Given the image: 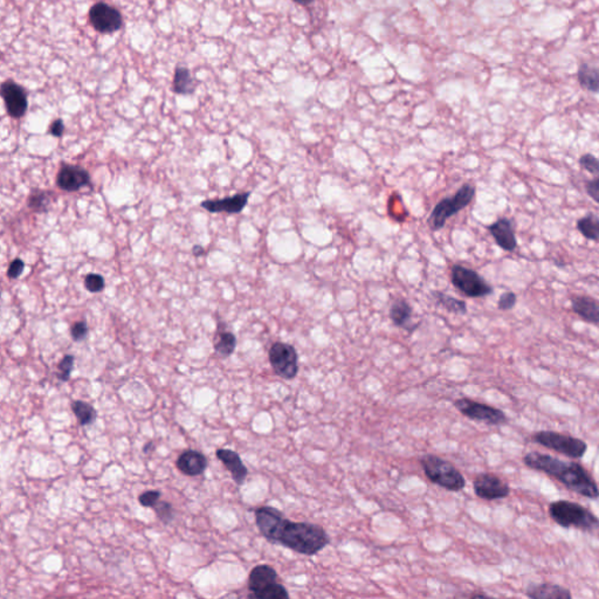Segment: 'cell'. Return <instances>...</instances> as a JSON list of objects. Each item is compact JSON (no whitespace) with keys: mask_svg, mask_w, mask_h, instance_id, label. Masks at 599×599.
Listing matches in <instances>:
<instances>
[{"mask_svg":"<svg viewBox=\"0 0 599 599\" xmlns=\"http://www.w3.org/2000/svg\"><path fill=\"white\" fill-rule=\"evenodd\" d=\"M256 523L266 540L301 555H316L331 543V536L319 524L290 521L272 506L256 509Z\"/></svg>","mask_w":599,"mask_h":599,"instance_id":"1","label":"cell"},{"mask_svg":"<svg viewBox=\"0 0 599 599\" xmlns=\"http://www.w3.org/2000/svg\"><path fill=\"white\" fill-rule=\"evenodd\" d=\"M523 463L531 470H538L554 478L575 493L596 500L599 487L591 474L575 461H564L545 453L530 452L523 456Z\"/></svg>","mask_w":599,"mask_h":599,"instance_id":"2","label":"cell"},{"mask_svg":"<svg viewBox=\"0 0 599 599\" xmlns=\"http://www.w3.org/2000/svg\"><path fill=\"white\" fill-rule=\"evenodd\" d=\"M549 515L562 528L590 531L599 527V518L593 511L571 501L552 502L549 504Z\"/></svg>","mask_w":599,"mask_h":599,"instance_id":"3","label":"cell"},{"mask_svg":"<svg viewBox=\"0 0 599 599\" xmlns=\"http://www.w3.org/2000/svg\"><path fill=\"white\" fill-rule=\"evenodd\" d=\"M422 470L433 484L449 492H460L466 486V480L452 463L436 456L426 454L420 459Z\"/></svg>","mask_w":599,"mask_h":599,"instance_id":"4","label":"cell"},{"mask_svg":"<svg viewBox=\"0 0 599 599\" xmlns=\"http://www.w3.org/2000/svg\"><path fill=\"white\" fill-rule=\"evenodd\" d=\"M275 569L268 564L256 565L249 576V598L290 599L286 586L278 582Z\"/></svg>","mask_w":599,"mask_h":599,"instance_id":"5","label":"cell"},{"mask_svg":"<svg viewBox=\"0 0 599 599\" xmlns=\"http://www.w3.org/2000/svg\"><path fill=\"white\" fill-rule=\"evenodd\" d=\"M477 189L472 184H465L452 197L444 198L433 208L429 215V225L432 231H439L446 224L447 219L458 215L473 201Z\"/></svg>","mask_w":599,"mask_h":599,"instance_id":"6","label":"cell"},{"mask_svg":"<svg viewBox=\"0 0 599 599\" xmlns=\"http://www.w3.org/2000/svg\"><path fill=\"white\" fill-rule=\"evenodd\" d=\"M533 441L545 447V449H552L555 452L561 453L563 456L571 458V459L582 458L588 451V445L584 440L575 438V437L562 434V433L554 432V431L536 432L533 436Z\"/></svg>","mask_w":599,"mask_h":599,"instance_id":"7","label":"cell"},{"mask_svg":"<svg viewBox=\"0 0 599 599\" xmlns=\"http://www.w3.org/2000/svg\"><path fill=\"white\" fill-rule=\"evenodd\" d=\"M451 283L460 293L472 299L486 297L493 293L492 286L479 273L465 266H453L451 269Z\"/></svg>","mask_w":599,"mask_h":599,"instance_id":"8","label":"cell"},{"mask_svg":"<svg viewBox=\"0 0 599 599\" xmlns=\"http://www.w3.org/2000/svg\"><path fill=\"white\" fill-rule=\"evenodd\" d=\"M268 358L279 377L290 381L299 374V355L292 344L275 342L269 349Z\"/></svg>","mask_w":599,"mask_h":599,"instance_id":"9","label":"cell"},{"mask_svg":"<svg viewBox=\"0 0 599 599\" xmlns=\"http://www.w3.org/2000/svg\"><path fill=\"white\" fill-rule=\"evenodd\" d=\"M453 405L461 415L475 422H486L490 425H504L507 422L504 411L473 399H456Z\"/></svg>","mask_w":599,"mask_h":599,"instance_id":"10","label":"cell"},{"mask_svg":"<svg viewBox=\"0 0 599 599\" xmlns=\"http://www.w3.org/2000/svg\"><path fill=\"white\" fill-rule=\"evenodd\" d=\"M89 20L96 31L110 35L122 26V16L115 7L106 3H97L89 11Z\"/></svg>","mask_w":599,"mask_h":599,"instance_id":"11","label":"cell"},{"mask_svg":"<svg viewBox=\"0 0 599 599\" xmlns=\"http://www.w3.org/2000/svg\"><path fill=\"white\" fill-rule=\"evenodd\" d=\"M474 493L482 500H501L509 497L511 487L493 473H481L473 481Z\"/></svg>","mask_w":599,"mask_h":599,"instance_id":"12","label":"cell"},{"mask_svg":"<svg viewBox=\"0 0 599 599\" xmlns=\"http://www.w3.org/2000/svg\"><path fill=\"white\" fill-rule=\"evenodd\" d=\"M1 97L11 117L20 119L28 112V94L20 85L12 80H7L1 85Z\"/></svg>","mask_w":599,"mask_h":599,"instance_id":"13","label":"cell"},{"mask_svg":"<svg viewBox=\"0 0 599 599\" xmlns=\"http://www.w3.org/2000/svg\"><path fill=\"white\" fill-rule=\"evenodd\" d=\"M90 184V176L88 171L78 165L64 164L57 176V185L66 192H76L82 187Z\"/></svg>","mask_w":599,"mask_h":599,"instance_id":"14","label":"cell"},{"mask_svg":"<svg viewBox=\"0 0 599 599\" xmlns=\"http://www.w3.org/2000/svg\"><path fill=\"white\" fill-rule=\"evenodd\" d=\"M251 192H242L235 194L231 197L222 199H208L201 203V206L211 213H228V215H239L247 206Z\"/></svg>","mask_w":599,"mask_h":599,"instance_id":"15","label":"cell"},{"mask_svg":"<svg viewBox=\"0 0 599 599\" xmlns=\"http://www.w3.org/2000/svg\"><path fill=\"white\" fill-rule=\"evenodd\" d=\"M500 249L506 252H514L518 247V239L515 235L514 224L511 219L499 218L497 222L487 227Z\"/></svg>","mask_w":599,"mask_h":599,"instance_id":"16","label":"cell"},{"mask_svg":"<svg viewBox=\"0 0 599 599\" xmlns=\"http://www.w3.org/2000/svg\"><path fill=\"white\" fill-rule=\"evenodd\" d=\"M176 467L181 473L187 477H198L208 468V459L203 453L187 449L176 460Z\"/></svg>","mask_w":599,"mask_h":599,"instance_id":"17","label":"cell"},{"mask_svg":"<svg viewBox=\"0 0 599 599\" xmlns=\"http://www.w3.org/2000/svg\"><path fill=\"white\" fill-rule=\"evenodd\" d=\"M215 456L222 461L225 468L231 473L232 479L235 480V484L238 486L244 485L246 478L249 475V470L245 466V463H242L238 453L233 449H220L215 452Z\"/></svg>","mask_w":599,"mask_h":599,"instance_id":"18","label":"cell"},{"mask_svg":"<svg viewBox=\"0 0 599 599\" xmlns=\"http://www.w3.org/2000/svg\"><path fill=\"white\" fill-rule=\"evenodd\" d=\"M390 319L396 327L402 328L408 331H413L417 328V324H412L413 309L410 303L404 299H397L392 303L390 308Z\"/></svg>","mask_w":599,"mask_h":599,"instance_id":"19","label":"cell"},{"mask_svg":"<svg viewBox=\"0 0 599 599\" xmlns=\"http://www.w3.org/2000/svg\"><path fill=\"white\" fill-rule=\"evenodd\" d=\"M571 308L582 320L599 324V303L590 297H572Z\"/></svg>","mask_w":599,"mask_h":599,"instance_id":"20","label":"cell"},{"mask_svg":"<svg viewBox=\"0 0 599 599\" xmlns=\"http://www.w3.org/2000/svg\"><path fill=\"white\" fill-rule=\"evenodd\" d=\"M529 598L533 599H570L572 595L568 589L563 586H556L552 583H543L530 586L526 591Z\"/></svg>","mask_w":599,"mask_h":599,"instance_id":"21","label":"cell"},{"mask_svg":"<svg viewBox=\"0 0 599 599\" xmlns=\"http://www.w3.org/2000/svg\"><path fill=\"white\" fill-rule=\"evenodd\" d=\"M579 82L586 90L599 93V69L589 65L581 66L579 69Z\"/></svg>","mask_w":599,"mask_h":599,"instance_id":"22","label":"cell"},{"mask_svg":"<svg viewBox=\"0 0 599 599\" xmlns=\"http://www.w3.org/2000/svg\"><path fill=\"white\" fill-rule=\"evenodd\" d=\"M577 230L581 235L591 242H599V218L593 213L584 215L577 222Z\"/></svg>","mask_w":599,"mask_h":599,"instance_id":"23","label":"cell"},{"mask_svg":"<svg viewBox=\"0 0 599 599\" xmlns=\"http://www.w3.org/2000/svg\"><path fill=\"white\" fill-rule=\"evenodd\" d=\"M196 89L194 78L191 76L189 69L185 67H177L174 72V90L177 94L186 95V94H192Z\"/></svg>","mask_w":599,"mask_h":599,"instance_id":"24","label":"cell"},{"mask_svg":"<svg viewBox=\"0 0 599 599\" xmlns=\"http://www.w3.org/2000/svg\"><path fill=\"white\" fill-rule=\"evenodd\" d=\"M72 411L81 426L90 425L96 420V410L92 404L83 401H74L72 403Z\"/></svg>","mask_w":599,"mask_h":599,"instance_id":"25","label":"cell"},{"mask_svg":"<svg viewBox=\"0 0 599 599\" xmlns=\"http://www.w3.org/2000/svg\"><path fill=\"white\" fill-rule=\"evenodd\" d=\"M237 347V337L231 331H223L217 335L215 342V351L222 357H230Z\"/></svg>","mask_w":599,"mask_h":599,"instance_id":"26","label":"cell"},{"mask_svg":"<svg viewBox=\"0 0 599 599\" xmlns=\"http://www.w3.org/2000/svg\"><path fill=\"white\" fill-rule=\"evenodd\" d=\"M432 295L437 300V303L441 304L449 313L459 314V315H465L467 313V304L463 300L449 297L441 292H433Z\"/></svg>","mask_w":599,"mask_h":599,"instance_id":"27","label":"cell"},{"mask_svg":"<svg viewBox=\"0 0 599 599\" xmlns=\"http://www.w3.org/2000/svg\"><path fill=\"white\" fill-rule=\"evenodd\" d=\"M28 208L37 213H45L48 211L51 205V194L47 191H32L28 201Z\"/></svg>","mask_w":599,"mask_h":599,"instance_id":"28","label":"cell"},{"mask_svg":"<svg viewBox=\"0 0 599 599\" xmlns=\"http://www.w3.org/2000/svg\"><path fill=\"white\" fill-rule=\"evenodd\" d=\"M157 518H160L163 523L169 524L174 521V511L172 504H169L167 501H158L156 506L153 508Z\"/></svg>","mask_w":599,"mask_h":599,"instance_id":"29","label":"cell"},{"mask_svg":"<svg viewBox=\"0 0 599 599\" xmlns=\"http://www.w3.org/2000/svg\"><path fill=\"white\" fill-rule=\"evenodd\" d=\"M75 358L73 355H66L58 365L57 378L59 381H69L74 369Z\"/></svg>","mask_w":599,"mask_h":599,"instance_id":"30","label":"cell"},{"mask_svg":"<svg viewBox=\"0 0 599 599\" xmlns=\"http://www.w3.org/2000/svg\"><path fill=\"white\" fill-rule=\"evenodd\" d=\"M106 281L105 278L96 273H89L88 275L85 278V290L90 293H101L105 290Z\"/></svg>","mask_w":599,"mask_h":599,"instance_id":"31","label":"cell"},{"mask_svg":"<svg viewBox=\"0 0 599 599\" xmlns=\"http://www.w3.org/2000/svg\"><path fill=\"white\" fill-rule=\"evenodd\" d=\"M579 165L591 174L599 176V160L593 153H584L579 158Z\"/></svg>","mask_w":599,"mask_h":599,"instance_id":"32","label":"cell"},{"mask_svg":"<svg viewBox=\"0 0 599 599\" xmlns=\"http://www.w3.org/2000/svg\"><path fill=\"white\" fill-rule=\"evenodd\" d=\"M160 497H162V493H160V490H147V492H144V493L141 494L140 497H138V502L144 508H153L156 506L157 502L160 500Z\"/></svg>","mask_w":599,"mask_h":599,"instance_id":"33","label":"cell"},{"mask_svg":"<svg viewBox=\"0 0 599 599\" xmlns=\"http://www.w3.org/2000/svg\"><path fill=\"white\" fill-rule=\"evenodd\" d=\"M518 302V297L513 292H506L501 294L497 301V308L500 310H511Z\"/></svg>","mask_w":599,"mask_h":599,"instance_id":"34","label":"cell"},{"mask_svg":"<svg viewBox=\"0 0 599 599\" xmlns=\"http://www.w3.org/2000/svg\"><path fill=\"white\" fill-rule=\"evenodd\" d=\"M71 335H72V338L75 342H81V340H85L87 335H88L87 322L85 321L75 322L72 328H71Z\"/></svg>","mask_w":599,"mask_h":599,"instance_id":"35","label":"cell"},{"mask_svg":"<svg viewBox=\"0 0 599 599\" xmlns=\"http://www.w3.org/2000/svg\"><path fill=\"white\" fill-rule=\"evenodd\" d=\"M24 269L25 262L19 258L14 259L13 261L11 262L8 269H7V278L11 280L19 279L24 272Z\"/></svg>","mask_w":599,"mask_h":599,"instance_id":"36","label":"cell"},{"mask_svg":"<svg viewBox=\"0 0 599 599\" xmlns=\"http://www.w3.org/2000/svg\"><path fill=\"white\" fill-rule=\"evenodd\" d=\"M586 189L590 197L593 198V201L599 204V178L588 182Z\"/></svg>","mask_w":599,"mask_h":599,"instance_id":"37","label":"cell"},{"mask_svg":"<svg viewBox=\"0 0 599 599\" xmlns=\"http://www.w3.org/2000/svg\"><path fill=\"white\" fill-rule=\"evenodd\" d=\"M49 133L55 137H61L65 133V124H64V121L62 119H55L54 122L51 124V129H49Z\"/></svg>","mask_w":599,"mask_h":599,"instance_id":"38","label":"cell"},{"mask_svg":"<svg viewBox=\"0 0 599 599\" xmlns=\"http://www.w3.org/2000/svg\"><path fill=\"white\" fill-rule=\"evenodd\" d=\"M192 253H194V256H201L205 254V249L201 247V246L196 245L194 246V249H192Z\"/></svg>","mask_w":599,"mask_h":599,"instance_id":"39","label":"cell"},{"mask_svg":"<svg viewBox=\"0 0 599 599\" xmlns=\"http://www.w3.org/2000/svg\"><path fill=\"white\" fill-rule=\"evenodd\" d=\"M297 4H300V5H303V6H307V5H310V4H313L315 0H293Z\"/></svg>","mask_w":599,"mask_h":599,"instance_id":"40","label":"cell"},{"mask_svg":"<svg viewBox=\"0 0 599 599\" xmlns=\"http://www.w3.org/2000/svg\"><path fill=\"white\" fill-rule=\"evenodd\" d=\"M470 597H472V598H486V597L488 596L485 595V593H474V595H472Z\"/></svg>","mask_w":599,"mask_h":599,"instance_id":"41","label":"cell"},{"mask_svg":"<svg viewBox=\"0 0 599 599\" xmlns=\"http://www.w3.org/2000/svg\"><path fill=\"white\" fill-rule=\"evenodd\" d=\"M153 443H148L147 445H146V446H144L143 452L144 453H149V451H150L149 449H151V447H153Z\"/></svg>","mask_w":599,"mask_h":599,"instance_id":"42","label":"cell"}]
</instances>
